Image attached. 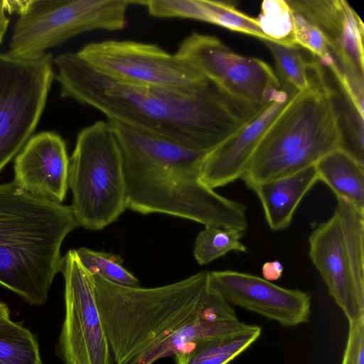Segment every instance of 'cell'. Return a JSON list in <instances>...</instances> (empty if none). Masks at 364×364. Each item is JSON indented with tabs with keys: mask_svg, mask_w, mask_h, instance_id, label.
Listing matches in <instances>:
<instances>
[{
	"mask_svg": "<svg viewBox=\"0 0 364 364\" xmlns=\"http://www.w3.org/2000/svg\"><path fill=\"white\" fill-rule=\"evenodd\" d=\"M60 96L116 121L183 146L210 151L259 111L230 97L207 77L187 87H142L114 80L75 53L54 60Z\"/></svg>",
	"mask_w": 364,
	"mask_h": 364,
	"instance_id": "6da1fadb",
	"label": "cell"
},
{
	"mask_svg": "<svg viewBox=\"0 0 364 364\" xmlns=\"http://www.w3.org/2000/svg\"><path fill=\"white\" fill-rule=\"evenodd\" d=\"M107 121L123 159L127 208L182 218L205 227L247 229L245 205L218 194L200 178L202 164L210 151Z\"/></svg>",
	"mask_w": 364,
	"mask_h": 364,
	"instance_id": "7a4b0ae2",
	"label": "cell"
},
{
	"mask_svg": "<svg viewBox=\"0 0 364 364\" xmlns=\"http://www.w3.org/2000/svg\"><path fill=\"white\" fill-rule=\"evenodd\" d=\"M92 276L114 364H139L156 346L202 314L219 294L208 271L154 288L124 287Z\"/></svg>",
	"mask_w": 364,
	"mask_h": 364,
	"instance_id": "3957f363",
	"label": "cell"
},
{
	"mask_svg": "<svg viewBox=\"0 0 364 364\" xmlns=\"http://www.w3.org/2000/svg\"><path fill=\"white\" fill-rule=\"evenodd\" d=\"M80 227L71 206L0 183V284L31 305H42L61 272L60 248Z\"/></svg>",
	"mask_w": 364,
	"mask_h": 364,
	"instance_id": "277c9868",
	"label": "cell"
},
{
	"mask_svg": "<svg viewBox=\"0 0 364 364\" xmlns=\"http://www.w3.org/2000/svg\"><path fill=\"white\" fill-rule=\"evenodd\" d=\"M345 142L336 93L314 60L309 87L296 92L266 130L241 179L253 190L315 165Z\"/></svg>",
	"mask_w": 364,
	"mask_h": 364,
	"instance_id": "5b68a950",
	"label": "cell"
},
{
	"mask_svg": "<svg viewBox=\"0 0 364 364\" xmlns=\"http://www.w3.org/2000/svg\"><path fill=\"white\" fill-rule=\"evenodd\" d=\"M70 205L80 225L100 230L127 208V188L121 151L112 127L98 120L79 132L69 159Z\"/></svg>",
	"mask_w": 364,
	"mask_h": 364,
	"instance_id": "8992f818",
	"label": "cell"
},
{
	"mask_svg": "<svg viewBox=\"0 0 364 364\" xmlns=\"http://www.w3.org/2000/svg\"><path fill=\"white\" fill-rule=\"evenodd\" d=\"M309 256L348 322L364 317V212L337 199L310 234Z\"/></svg>",
	"mask_w": 364,
	"mask_h": 364,
	"instance_id": "52a82bcc",
	"label": "cell"
},
{
	"mask_svg": "<svg viewBox=\"0 0 364 364\" xmlns=\"http://www.w3.org/2000/svg\"><path fill=\"white\" fill-rule=\"evenodd\" d=\"M129 6L130 0H28L14 26L10 52L38 56L82 33L123 29Z\"/></svg>",
	"mask_w": 364,
	"mask_h": 364,
	"instance_id": "ba28073f",
	"label": "cell"
},
{
	"mask_svg": "<svg viewBox=\"0 0 364 364\" xmlns=\"http://www.w3.org/2000/svg\"><path fill=\"white\" fill-rule=\"evenodd\" d=\"M53 55L0 53V171L31 138L55 77Z\"/></svg>",
	"mask_w": 364,
	"mask_h": 364,
	"instance_id": "9c48e42d",
	"label": "cell"
},
{
	"mask_svg": "<svg viewBox=\"0 0 364 364\" xmlns=\"http://www.w3.org/2000/svg\"><path fill=\"white\" fill-rule=\"evenodd\" d=\"M175 53L232 98L259 109L282 88L269 64L235 53L213 36L193 32Z\"/></svg>",
	"mask_w": 364,
	"mask_h": 364,
	"instance_id": "30bf717a",
	"label": "cell"
},
{
	"mask_svg": "<svg viewBox=\"0 0 364 364\" xmlns=\"http://www.w3.org/2000/svg\"><path fill=\"white\" fill-rule=\"evenodd\" d=\"M76 53L96 71L132 85L181 88L205 77L176 53L151 43L107 40L88 43Z\"/></svg>",
	"mask_w": 364,
	"mask_h": 364,
	"instance_id": "8fae6325",
	"label": "cell"
},
{
	"mask_svg": "<svg viewBox=\"0 0 364 364\" xmlns=\"http://www.w3.org/2000/svg\"><path fill=\"white\" fill-rule=\"evenodd\" d=\"M65 318L57 346L64 364H114L95 300L92 276L75 250L63 257Z\"/></svg>",
	"mask_w": 364,
	"mask_h": 364,
	"instance_id": "7c38bea8",
	"label": "cell"
},
{
	"mask_svg": "<svg viewBox=\"0 0 364 364\" xmlns=\"http://www.w3.org/2000/svg\"><path fill=\"white\" fill-rule=\"evenodd\" d=\"M323 35L336 65L334 74L343 95L354 105L363 102L364 26L345 0H287Z\"/></svg>",
	"mask_w": 364,
	"mask_h": 364,
	"instance_id": "4fadbf2b",
	"label": "cell"
},
{
	"mask_svg": "<svg viewBox=\"0 0 364 364\" xmlns=\"http://www.w3.org/2000/svg\"><path fill=\"white\" fill-rule=\"evenodd\" d=\"M212 286L231 306L254 312L285 327L309 320L311 296L279 287L252 274L234 270L209 272Z\"/></svg>",
	"mask_w": 364,
	"mask_h": 364,
	"instance_id": "5bb4252c",
	"label": "cell"
},
{
	"mask_svg": "<svg viewBox=\"0 0 364 364\" xmlns=\"http://www.w3.org/2000/svg\"><path fill=\"white\" fill-rule=\"evenodd\" d=\"M298 92L282 84L275 97L232 136L210 151L200 169L202 181L212 189L241 178L266 130Z\"/></svg>",
	"mask_w": 364,
	"mask_h": 364,
	"instance_id": "9a60e30c",
	"label": "cell"
},
{
	"mask_svg": "<svg viewBox=\"0 0 364 364\" xmlns=\"http://www.w3.org/2000/svg\"><path fill=\"white\" fill-rule=\"evenodd\" d=\"M66 144L55 132L31 136L16 156L14 181L23 190L61 203L68 188Z\"/></svg>",
	"mask_w": 364,
	"mask_h": 364,
	"instance_id": "2e32d148",
	"label": "cell"
},
{
	"mask_svg": "<svg viewBox=\"0 0 364 364\" xmlns=\"http://www.w3.org/2000/svg\"><path fill=\"white\" fill-rule=\"evenodd\" d=\"M318 181L315 164L260 183L252 190L261 203L271 230L281 231L290 225L299 204Z\"/></svg>",
	"mask_w": 364,
	"mask_h": 364,
	"instance_id": "e0dca14e",
	"label": "cell"
},
{
	"mask_svg": "<svg viewBox=\"0 0 364 364\" xmlns=\"http://www.w3.org/2000/svg\"><path fill=\"white\" fill-rule=\"evenodd\" d=\"M318 181L337 199H343L364 212V164L343 148L337 149L316 164Z\"/></svg>",
	"mask_w": 364,
	"mask_h": 364,
	"instance_id": "ac0fdd59",
	"label": "cell"
},
{
	"mask_svg": "<svg viewBox=\"0 0 364 364\" xmlns=\"http://www.w3.org/2000/svg\"><path fill=\"white\" fill-rule=\"evenodd\" d=\"M262 328L248 324L242 330L196 340L176 353V364H228L260 336Z\"/></svg>",
	"mask_w": 364,
	"mask_h": 364,
	"instance_id": "d6986e66",
	"label": "cell"
},
{
	"mask_svg": "<svg viewBox=\"0 0 364 364\" xmlns=\"http://www.w3.org/2000/svg\"><path fill=\"white\" fill-rule=\"evenodd\" d=\"M192 19L252 36L261 41H269L256 18L239 11L229 1L193 0Z\"/></svg>",
	"mask_w": 364,
	"mask_h": 364,
	"instance_id": "ffe728a7",
	"label": "cell"
},
{
	"mask_svg": "<svg viewBox=\"0 0 364 364\" xmlns=\"http://www.w3.org/2000/svg\"><path fill=\"white\" fill-rule=\"evenodd\" d=\"M0 364H43L36 337L10 316H0Z\"/></svg>",
	"mask_w": 364,
	"mask_h": 364,
	"instance_id": "44dd1931",
	"label": "cell"
},
{
	"mask_svg": "<svg viewBox=\"0 0 364 364\" xmlns=\"http://www.w3.org/2000/svg\"><path fill=\"white\" fill-rule=\"evenodd\" d=\"M262 41L273 56L281 84L290 85L297 91L308 88L312 60L305 59L301 48L296 44L287 45L269 40Z\"/></svg>",
	"mask_w": 364,
	"mask_h": 364,
	"instance_id": "7402d4cb",
	"label": "cell"
},
{
	"mask_svg": "<svg viewBox=\"0 0 364 364\" xmlns=\"http://www.w3.org/2000/svg\"><path fill=\"white\" fill-rule=\"evenodd\" d=\"M243 236L240 230L205 227L196 238L194 257L199 264L205 265L232 251L246 252L247 247L241 242Z\"/></svg>",
	"mask_w": 364,
	"mask_h": 364,
	"instance_id": "603a6c76",
	"label": "cell"
},
{
	"mask_svg": "<svg viewBox=\"0 0 364 364\" xmlns=\"http://www.w3.org/2000/svg\"><path fill=\"white\" fill-rule=\"evenodd\" d=\"M83 267L112 283L129 287H139L140 282L123 266L119 255L98 252L86 247L75 250Z\"/></svg>",
	"mask_w": 364,
	"mask_h": 364,
	"instance_id": "cb8c5ba5",
	"label": "cell"
},
{
	"mask_svg": "<svg viewBox=\"0 0 364 364\" xmlns=\"http://www.w3.org/2000/svg\"><path fill=\"white\" fill-rule=\"evenodd\" d=\"M257 21L269 41L294 45L291 11L287 0H264Z\"/></svg>",
	"mask_w": 364,
	"mask_h": 364,
	"instance_id": "d4e9b609",
	"label": "cell"
},
{
	"mask_svg": "<svg viewBox=\"0 0 364 364\" xmlns=\"http://www.w3.org/2000/svg\"><path fill=\"white\" fill-rule=\"evenodd\" d=\"M289 7L293 18L295 43L309 51L323 67H327L334 74L336 63L323 35L301 13Z\"/></svg>",
	"mask_w": 364,
	"mask_h": 364,
	"instance_id": "484cf974",
	"label": "cell"
},
{
	"mask_svg": "<svg viewBox=\"0 0 364 364\" xmlns=\"http://www.w3.org/2000/svg\"><path fill=\"white\" fill-rule=\"evenodd\" d=\"M348 323L341 364H364V317Z\"/></svg>",
	"mask_w": 364,
	"mask_h": 364,
	"instance_id": "4316f807",
	"label": "cell"
},
{
	"mask_svg": "<svg viewBox=\"0 0 364 364\" xmlns=\"http://www.w3.org/2000/svg\"><path fill=\"white\" fill-rule=\"evenodd\" d=\"M283 266L279 261L266 262L262 267V274L269 282L278 280L282 276Z\"/></svg>",
	"mask_w": 364,
	"mask_h": 364,
	"instance_id": "83f0119b",
	"label": "cell"
},
{
	"mask_svg": "<svg viewBox=\"0 0 364 364\" xmlns=\"http://www.w3.org/2000/svg\"><path fill=\"white\" fill-rule=\"evenodd\" d=\"M5 0H0V44L7 30L9 18L6 16Z\"/></svg>",
	"mask_w": 364,
	"mask_h": 364,
	"instance_id": "f1b7e54d",
	"label": "cell"
},
{
	"mask_svg": "<svg viewBox=\"0 0 364 364\" xmlns=\"http://www.w3.org/2000/svg\"><path fill=\"white\" fill-rule=\"evenodd\" d=\"M0 316H10V311L6 304L0 301Z\"/></svg>",
	"mask_w": 364,
	"mask_h": 364,
	"instance_id": "f546056e",
	"label": "cell"
}]
</instances>
